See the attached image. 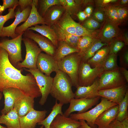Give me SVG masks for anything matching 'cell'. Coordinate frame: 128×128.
Masks as SVG:
<instances>
[{"label":"cell","mask_w":128,"mask_h":128,"mask_svg":"<svg viewBox=\"0 0 128 128\" xmlns=\"http://www.w3.org/2000/svg\"><path fill=\"white\" fill-rule=\"evenodd\" d=\"M7 52L0 47V91L10 87L17 88L25 95L37 98L41 96L33 76L31 73L22 74L14 66L9 59Z\"/></svg>","instance_id":"1"},{"label":"cell","mask_w":128,"mask_h":128,"mask_svg":"<svg viewBox=\"0 0 128 128\" xmlns=\"http://www.w3.org/2000/svg\"><path fill=\"white\" fill-rule=\"evenodd\" d=\"M55 72L50 94L59 103L67 104L74 98L71 80L68 75L61 71L59 70Z\"/></svg>","instance_id":"2"},{"label":"cell","mask_w":128,"mask_h":128,"mask_svg":"<svg viewBox=\"0 0 128 128\" xmlns=\"http://www.w3.org/2000/svg\"><path fill=\"white\" fill-rule=\"evenodd\" d=\"M81 59L78 53L69 54L57 62L59 70L69 77L73 86L77 88L79 86L78 74Z\"/></svg>","instance_id":"3"},{"label":"cell","mask_w":128,"mask_h":128,"mask_svg":"<svg viewBox=\"0 0 128 128\" xmlns=\"http://www.w3.org/2000/svg\"><path fill=\"white\" fill-rule=\"evenodd\" d=\"M101 99L100 102L91 110L82 113L71 114L70 117L76 120L86 121L90 127L96 128L95 122L98 117L105 110L118 104L104 97H101Z\"/></svg>","instance_id":"4"},{"label":"cell","mask_w":128,"mask_h":128,"mask_svg":"<svg viewBox=\"0 0 128 128\" xmlns=\"http://www.w3.org/2000/svg\"><path fill=\"white\" fill-rule=\"evenodd\" d=\"M22 41L26 48V55L24 59L22 62L19 63L16 68L18 69L23 68L29 69L37 68V59L42 50L32 40L23 37Z\"/></svg>","instance_id":"5"},{"label":"cell","mask_w":128,"mask_h":128,"mask_svg":"<svg viewBox=\"0 0 128 128\" xmlns=\"http://www.w3.org/2000/svg\"><path fill=\"white\" fill-rule=\"evenodd\" d=\"M23 32L11 39H4L0 41V47L8 53L9 59L11 64L16 68L18 64L23 61L21 43Z\"/></svg>","instance_id":"6"},{"label":"cell","mask_w":128,"mask_h":128,"mask_svg":"<svg viewBox=\"0 0 128 128\" xmlns=\"http://www.w3.org/2000/svg\"><path fill=\"white\" fill-rule=\"evenodd\" d=\"M98 78L99 90L119 87L128 83L119 67L112 70L104 71Z\"/></svg>","instance_id":"7"},{"label":"cell","mask_w":128,"mask_h":128,"mask_svg":"<svg viewBox=\"0 0 128 128\" xmlns=\"http://www.w3.org/2000/svg\"><path fill=\"white\" fill-rule=\"evenodd\" d=\"M24 69L31 74L35 78L41 94L39 103L41 105H43L50 93L53 78L44 74L37 68Z\"/></svg>","instance_id":"8"},{"label":"cell","mask_w":128,"mask_h":128,"mask_svg":"<svg viewBox=\"0 0 128 128\" xmlns=\"http://www.w3.org/2000/svg\"><path fill=\"white\" fill-rule=\"evenodd\" d=\"M104 71L102 67L92 68L87 62L81 61L78 74L79 86L91 85Z\"/></svg>","instance_id":"9"},{"label":"cell","mask_w":128,"mask_h":128,"mask_svg":"<svg viewBox=\"0 0 128 128\" xmlns=\"http://www.w3.org/2000/svg\"><path fill=\"white\" fill-rule=\"evenodd\" d=\"M101 97L98 96L92 99L74 98L71 100L68 108L63 114L69 117L72 112L77 111V113H82L86 112L89 109L96 105Z\"/></svg>","instance_id":"10"},{"label":"cell","mask_w":128,"mask_h":128,"mask_svg":"<svg viewBox=\"0 0 128 128\" xmlns=\"http://www.w3.org/2000/svg\"><path fill=\"white\" fill-rule=\"evenodd\" d=\"M99 31L98 39L102 42L108 44L113 39L119 38L121 32L118 26L105 17Z\"/></svg>","instance_id":"11"},{"label":"cell","mask_w":128,"mask_h":128,"mask_svg":"<svg viewBox=\"0 0 128 128\" xmlns=\"http://www.w3.org/2000/svg\"><path fill=\"white\" fill-rule=\"evenodd\" d=\"M31 9V6H29L21 11L18 8L15 12V19L10 25L3 27L0 37H10L12 39L18 35L15 34V30L17 26L20 23L25 22L29 16Z\"/></svg>","instance_id":"12"},{"label":"cell","mask_w":128,"mask_h":128,"mask_svg":"<svg viewBox=\"0 0 128 128\" xmlns=\"http://www.w3.org/2000/svg\"><path fill=\"white\" fill-rule=\"evenodd\" d=\"M37 67L41 72L48 76H50L52 72L59 70L57 62L53 56L42 52L38 57Z\"/></svg>","instance_id":"13"},{"label":"cell","mask_w":128,"mask_h":128,"mask_svg":"<svg viewBox=\"0 0 128 128\" xmlns=\"http://www.w3.org/2000/svg\"><path fill=\"white\" fill-rule=\"evenodd\" d=\"M23 37L30 38L37 43L42 51L53 56L56 48L49 39L33 31L27 29L24 32Z\"/></svg>","instance_id":"14"},{"label":"cell","mask_w":128,"mask_h":128,"mask_svg":"<svg viewBox=\"0 0 128 128\" xmlns=\"http://www.w3.org/2000/svg\"><path fill=\"white\" fill-rule=\"evenodd\" d=\"M35 0H33L30 14L26 20L15 30L16 34L19 35L27 30L30 27L39 24H46L43 18L39 14L35 5Z\"/></svg>","instance_id":"15"},{"label":"cell","mask_w":128,"mask_h":128,"mask_svg":"<svg viewBox=\"0 0 128 128\" xmlns=\"http://www.w3.org/2000/svg\"><path fill=\"white\" fill-rule=\"evenodd\" d=\"M47 111L32 109L25 116L20 118L21 128H35L37 124L44 120Z\"/></svg>","instance_id":"16"},{"label":"cell","mask_w":128,"mask_h":128,"mask_svg":"<svg viewBox=\"0 0 128 128\" xmlns=\"http://www.w3.org/2000/svg\"><path fill=\"white\" fill-rule=\"evenodd\" d=\"M128 90V85L126 84L117 87L99 90L98 93L100 96L119 105L124 98Z\"/></svg>","instance_id":"17"},{"label":"cell","mask_w":128,"mask_h":128,"mask_svg":"<svg viewBox=\"0 0 128 128\" xmlns=\"http://www.w3.org/2000/svg\"><path fill=\"white\" fill-rule=\"evenodd\" d=\"M2 92L4 98V106L1 110V113L2 115H4L13 108L16 101L24 94L19 89L14 87L5 89Z\"/></svg>","instance_id":"18"},{"label":"cell","mask_w":128,"mask_h":128,"mask_svg":"<svg viewBox=\"0 0 128 128\" xmlns=\"http://www.w3.org/2000/svg\"><path fill=\"white\" fill-rule=\"evenodd\" d=\"M118 109L119 105L117 104L105 110L96 119L95 124L98 128H108L111 123L116 119Z\"/></svg>","instance_id":"19"},{"label":"cell","mask_w":128,"mask_h":128,"mask_svg":"<svg viewBox=\"0 0 128 128\" xmlns=\"http://www.w3.org/2000/svg\"><path fill=\"white\" fill-rule=\"evenodd\" d=\"M34 98L24 94L16 101L14 108L20 118L25 116L32 109L34 108Z\"/></svg>","instance_id":"20"},{"label":"cell","mask_w":128,"mask_h":128,"mask_svg":"<svg viewBox=\"0 0 128 128\" xmlns=\"http://www.w3.org/2000/svg\"><path fill=\"white\" fill-rule=\"evenodd\" d=\"M74 94V98L92 99L100 96L99 82L98 78L91 85L86 86H79L77 88Z\"/></svg>","instance_id":"21"},{"label":"cell","mask_w":128,"mask_h":128,"mask_svg":"<svg viewBox=\"0 0 128 128\" xmlns=\"http://www.w3.org/2000/svg\"><path fill=\"white\" fill-rule=\"evenodd\" d=\"M51 27L55 32L58 42L64 41L73 47L78 49V43L81 37L69 33L57 23Z\"/></svg>","instance_id":"22"},{"label":"cell","mask_w":128,"mask_h":128,"mask_svg":"<svg viewBox=\"0 0 128 128\" xmlns=\"http://www.w3.org/2000/svg\"><path fill=\"white\" fill-rule=\"evenodd\" d=\"M65 11L64 8L60 5L51 7L43 17L46 25L51 27L57 23Z\"/></svg>","instance_id":"23"},{"label":"cell","mask_w":128,"mask_h":128,"mask_svg":"<svg viewBox=\"0 0 128 128\" xmlns=\"http://www.w3.org/2000/svg\"><path fill=\"white\" fill-rule=\"evenodd\" d=\"M108 44L102 42L98 39L94 38L91 44L85 49L78 52L80 56L81 61L87 62L91 58L96 52L103 46Z\"/></svg>","instance_id":"24"},{"label":"cell","mask_w":128,"mask_h":128,"mask_svg":"<svg viewBox=\"0 0 128 128\" xmlns=\"http://www.w3.org/2000/svg\"><path fill=\"white\" fill-rule=\"evenodd\" d=\"M80 124L79 121L66 117L63 114H58L51 125L55 128H78Z\"/></svg>","instance_id":"25"},{"label":"cell","mask_w":128,"mask_h":128,"mask_svg":"<svg viewBox=\"0 0 128 128\" xmlns=\"http://www.w3.org/2000/svg\"><path fill=\"white\" fill-rule=\"evenodd\" d=\"M28 29L38 32L50 40L56 48L57 47L58 41L57 37L51 26L46 24L37 25L30 27Z\"/></svg>","instance_id":"26"},{"label":"cell","mask_w":128,"mask_h":128,"mask_svg":"<svg viewBox=\"0 0 128 128\" xmlns=\"http://www.w3.org/2000/svg\"><path fill=\"white\" fill-rule=\"evenodd\" d=\"M109 45L105 46L97 50L87 63L92 68L102 67L109 54Z\"/></svg>","instance_id":"27"},{"label":"cell","mask_w":128,"mask_h":128,"mask_svg":"<svg viewBox=\"0 0 128 128\" xmlns=\"http://www.w3.org/2000/svg\"><path fill=\"white\" fill-rule=\"evenodd\" d=\"M0 123L5 124L7 128H21L20 117L14 108L7 114L0 116Z\"/></svg>","instance_id":"28"},{"label":"cell","mask_w":128,"mask_h":128,"mask_svg":"<svg viewBox=\"0 0 128 128\" xmlns=\"http://www.w3.org/2000/svg\"><path fill=\"white\" fill-rule=\"evenodd\" d=\"M79 51L78 49L73 47L64 41H59L53 56L58 62L70 54L78 53Z\"/></svg>","instance_id":"29"},{"label":"cell","mask_w":128,"mask_h":128,"mask_svg":"<svg viewBox=\"0 0 128 128\" xmlns=\"http://www.w3.org/2000/svg\"><path fill=\"white\" fill-rule=\"evenodd\" d=\"M75 22L70 15L65 11L57 23L69 33L75 35Z\"/></svg>","instance_id":"30"},{"label":"cell","mask_w":128,"mask_h":128,"mask_svg":"<svg viewBox=\"0 0 128 128\" xmlns=\"http://www.w3.org/2000/svg\"><path fill=\"white\" fill-rule=\"evenodd\" d=\"M63 105L61 103H58L57 101L56 100L55 104L53 106L52 110L48 116L37 124L43 125L45 128H50L51 123L56 116L58 114H63L62 111Z\"/></svg>","instance_id":"31"},{"label":"cell","mask_w":128,"mask_h":128,"mask_svg":"<svg viewBox=\"0 0 128 128\" xmlns=\"http://www.w3.org/2000/svg\"><path fill=\"white\" fill-rule=\"evenodd\" d=\"M60 5L64 8L65 11L71 16H76L81 11V6L77 3L75 0H59Z\"/></svg>","instance_id":"32"},{"label":"cell","mask_w":128,"mask_h":128,"mask_svg":"<svg viewBox=\"0 0 128 128\" xmlns=\"http://www.w3.org/2000/svg\"><path fill=\"white\" fill-rule=\"evenodd\" d=\"M76 34L79 37L87 36L94 38L98 39L99 30H91L85 28L79 23L75 22Z\"/></svg>","instance_id":"33"},{"label":"cell","mask_w":128,"mask_h":128,"mask_svg":"<svg viewBox=\"0 0 128 128\" xmlns=\"http://www.w3.org/2000/svg\"><path fill=\"white\" fill-rule=\"evenodd\" d=\"M118 105V112L116 119L121 122L128 117V90L123 100Z\"/></svg>","instance_id":"34"},{"label":"cell","mask_w":128,"mask_h":128,"mask_svg":"<svg viewBox=\"0 0 128 128\" xmlns=\"http://www.w3.org/2000/svg\"><path fill=\"white\" fill-rule=\"evenodd\" d=\"M117 54H109L102 67L104 71H108L118 68L117 63Z\"/></svg>","instance_id":"35"},{"label":"cell","mask_w":128,"mask_h":128,"mask_svg":"<svg viewBox=\"0 0 128 128\" xmlns=\"http://www.w3.org/2000/svg\"><path fill=\"white\" fill-rule=\"evenodd\" d=\"M60 5L59 0H38V12L43 17L50 8L54 5Z\"/></svg>","instance_id":"36"},{"label":"cell","mask_w":128,"mask_h":128,"mask_svg":"<svg viewBox=\"0 0 128 128\" xmlns=\"http://www.w3.org/2000/svg\"><path fill=\"white\" fill-rule=\"evenodd\" d=\"M100 9L103 11L106 18L117 25H119L117 13L115 5H110Z\"/></svg>","instance_id":"37"},{"label":"cell","mask_w":128,"mask_h":128,"mask_svg":"<svg viewBox=\"0 0 128 128\" xmlns=\"http://www.w3.org/2000/svg\"><path fill=\"white\" fill-rule=\"evenodd\" d=\"M108 45L110 47L109 54H117L125 46L124 43L119 38H115L113 39Z\"/></svg>","instance_id":"38"},{"label":"cell","mask_w":128,"mask_h":128,"mask_svg":"<svg viewBox=\"0 0 128 128\" xmlns=\"http://www.w3.org/2000/svg\"><path fill=\"white\" fill-rule=\"evenodd\" d=\"M115 6L117 13L119 25L123 24L128 20V6Z\"/></svg>","instance_id":"39"},{"label":"cell","mask_w":128,"mask_h":128,"mask_svg":"<svg viewBox=\"0 0 128 128\" xmlns=\"http://www.w3.org/2000/svg\"><path fill=\"white\" fill-rule=\"evenodd\" d=\"M18 5H15L12 8H9L8 10V13L4 15H0V37L2 31V29L5 23L9 19L13 18L15 17V10Z\"/></svg>","instance_id":"40"},{"label":"cell","mask_w":128,"mask_h":128,"mask_svg":"<svg viewBox=\"0 0 128 128\" xmlns=\"http://www.w3.org/2000/svg\"><path fill=\"white\" fill-rule=\"evenodd\" d=\"M81 24L86 28L91 30H98L101 26L100 23L91 17L87 18Z\"/></svg>","instance_id":"41"},{"label":"cell","mask_w":128,"mask_h":128,"mask_svg":"<svg viewBox=\"0 0 128 128\" xmlns=\"http://www.w3.org/2000/svg\"><path fill=\"white\" fill-rule=\"evenodd\" d=\"M124 47L119 55V64L120 67L127 69L128 68V50L127 47Z\"/></svg>","instance_id":"42"},{"label":"cell","mask_w":128,"mask_h":128,"mask_svg":"<svg viewBox=\"0 0 128 128\" xmlns=\"http://www.w3.org/2000/svg\"><path fill=\"white\" fill-rule=\"evenodd\" d=\"M93 39L87 36L81 37L78 43V49L80 50L86 48L91 44Z\"/></svg>","instance_id":"43"},{"label":"cell","mask_w":128,"mask_h":128,"mask_svg":"<svg viewBox=\"0 0 128 128\" xmlns=\"http://www.w3.org/2000/svg\"><path fill=\"white\" fill-rule=\"evenodd\" d=\"M2 1V5H0V15L7 9L13 8L15 5H18L17 0H3Z\"/></svg>","instance_id":"44"},{"label":"cell","mask_w":128,"mask_h":128,"mask_svg":"<svg viewBox=\"0 0 128 128\" xmlns=\"http://www.w3.org/2000/svg\"><path fill=\"white\" fill-rule=\"evenodd\" d=\"M117 0H96L94 3L97 8L101 9L108 6L114 5Z\"/></svg>","instance_id":"45"},{"label":"cell","mask_w":128,"mask_h":128,"mask_svg":"<svg viewBox=\"0 0 128 128\" xmlns=\"http://www.w3.org/2000/svg\"><path fill=\"white\" fill-rule=\"evenodd\" d=\"M91 17L99 23L103 22L105 18L103 11L97 8L94 12Z\"/></svg>","instance_id":"46"},{"label":"cell","mask_w":128,"mask_h":128,"mask_svg":"<svg viewBox=\"0 0 128 128\" xmlns=\"http://www.w3.org/2000/svg\"><path fill=\"white\" fill-rule=\"evenodd\" d=\"M33 0H19L18 4L20 6V9L21 11H23L27 7L31 6L33 3Z\"/></svg>","instance_id":"47"},{"label":"cell","mask_w":128,"mask_h":128,"mask_svg":"<svg viewBox=\"0 0 128 128\" xmlns=\"http://www.w3.org/2000/svg\"><path fill=\"white\" fill-rule=\"evenodd\" d=\"M124 43L125 46L128 45V31H126L122 32L119 38Z\"/></svg>","instance_id":"48"},{"label":"cell","mask_w":128,"mask_h":128,"mask_svg":"<svg viewBox=\"0 0 128 128\" xmlns=\"http://www.w3.org/2000/svg\"><path fill=\"white\" fill-rule=\"evenodd\" d=\"M108 128H122L121 122L115 119L110 124Z\"/></svg>","instance_id":"49"},{"label":"cell","mask_w":128,"mask_h":128,"mask_svg":"<svg viewBox=\"0 0 128 128\" xmlns=\"http://www.w3.org/2000/svg\"><path fill=\"white\" fill-rule=\"evenodd\" d=\"M94 0H81L80 5L81 8L82 7H87L88 5H94Z\"/></svg>","instance_id":"50"},{"label":"cell","mask_w":128,"mask_h":128,"mask_svg":"<svg viewBox=\"0 0 128 128\" xmlns=\"http://www.w3.org/2000/svg\"><path fill=\"white\" fill-rule=\"evenodd\" d=\"M76 16L81 21H84L87 17L86 14L83 11H80L77 14Z\"/></svg>","instance_id":"51"},{"label":"cell","mask_w":128,"mask_h":128,"mask_svg":"<svg viewBox=\"0 0 128 128\" xmlns=\"http://www.w3.org/2000/svg\"><path fill=\"white\" fill-rule=\"evenodd\" d=\"M119 70L125 78L127 82H128V71L127 69L122 67H119Z\"/></svg>","instance_id":"52"},{"label":"cell","mask_w":128,"mask_h":128,"mask_svg":"<svg viewBox=\"0 0 128 128\" xmlns=\"http://www.w3.org/2000/svg\"><path fill=\"white\" fill-rule=\"evenodd\" d=\"M128 3V0H118L114 5L116 6H127Z\"/></svg>","instance_id":"53"},{"label":"cell","mask_w":128,"mask_h":128,"mask_svg":"<svg viewBox=\"0 0 128 128\" xmlns=\"http://www.w3.org/2000/svg\"><path fill=\"white\" fill-rule=\"evenodd\" d=\"M93 10L92 7L89 6L86 8L84 11L86 14L87 17H89L92 14Z\"/></svg>","instance_id":"54"},{"label":"cell","mask_w":128,"mask_h":128,"mask_svg":"<svg viewBox=\"0 0 128 128\" xmlns=\"http://www.w3.org/2000/svg\"><path fill=\"white\" fill-rule=\"evenodd\" d=\"M79 121L80 122L81 124L78 128H92L89 126L84 120H80Z\"/></svg>","instance_id":"55"},{"label":"cell","mask_w":128,"mask_h":128,"mask_svg":"<svg viewBox=\"0 0 128 128\" xmlns=\"http://www.w3.org/2000/svg\"><path fill=\"white\" fill-rule=\"evenodd\" d=\"M122 128H128V117L121 122Z\"/></svg>","instance_id":"56"},{"label":"cell","mask_w":128,"mask_h":128,"mask_svg":"<svg viewBox=\"0 0 128 128\" xmlns=\"http://www.w3.org/2000/svg\"><path fill=\"white\" fill-rule=\"evenodd\" d=\"M2 92L0 91V101L1 99L2 96Z\"/></svg>","instance_id":"57"},{"label":"cell","mask_w":128,"mask_h":128,"mask_svg":"<svg viewBox=\"0 0 128 128\" xmlns=\"http://www.w3.org/2000/svg\"><path fill=\"white\" fill-rule=\"evenodd\" d=\"M0 128H7L6 127H4V126H1L0 124Z\"/></svg>","instance_id":"58"},{"label":"cell","mask_w":128,"mask_h":128,"mask_svg":"<svg viewBox=\"0 0 128 128\" xmlns=\"http://www.w3.org/2000/svg\"><path fill=\"white\" fill-rule=\"evenodd\" d=\"M44 126L43 125H41L40 127V128H43L44 127Z\"/></svg>","instance_id":"59"},{"label":"cell","mask_w":128,"mask_h":128,"mask_svg":"<svg viewBox=\"0 0 128 128\" xmlns=\"http://www.w3.org/2000/svg\"><path fill=\"white\" fill-rule=\"evenodd\" d=\"M50 128H55L53 127L51 125H50Z\"/></svg>","instance_id":"60"}]
</instances>
